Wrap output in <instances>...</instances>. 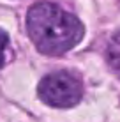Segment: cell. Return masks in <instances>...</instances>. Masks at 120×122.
<instances>
[{
    "label": "cell",
    "mask_w": 120,
    "mask_h": 122,
    "mask_svg": "<svg viewBox=\"0 0 120 122\" xmlns=\"http://www.w3.org/2000/svg\"><path fill=\"white\" fill-rule=\"evenodd\" d=\"M27 32L44 55H62L80 44L85 27L74 14L51 2H37L27 12Z\"/></svg>",
    "instance_id": "1"
},
{
    "label": "cell",
    "mask_w": 120,
    "mask_h": 122,
    "mask_svg": "<svg viewBox=\"0 0 120 122\" xmlns=\"http://www.w3.org/2000/svg\"><path fill=\"white\" fill-rule=\"evenodd\" d=\"M37 96L48 106L72 108L83 97V85L76 74L69 71H55L39 81Z\"/></svg>",
    "instance_id": "2"
},
{
    "label": "cell",
    "mask_w": 120,
    "mask_h": 122,
    "mask_svg": "<svg viewBox=\"0 0 120 122\" xmlns=\"http://www.w3.org/2000/svg\"><path fill=\"white\" fill-rule=\"evenodd\" d=\"M106 60L115 74L120 78V32H117L110 39L108 48H106Z\"/></svg>",
    "instance_id": "3"
},
{
    "label": "cell",
    "mask_w": 120,
    "mask_h": 122,
    "mask_svg": "<svg viewBox=\"0 0 120 122\" xmlns=\"http://www.w3.org/2000/svg\"><path fill=\"white\" fill-rule=\"evenodd\" d=\"M7 44H9V36H7L5 30L0 28V67L4 66V62H5V48H7Z\"/></svg>",
    "instance_id": "4"
}]
</instances>
